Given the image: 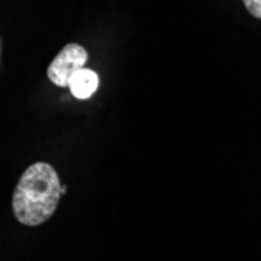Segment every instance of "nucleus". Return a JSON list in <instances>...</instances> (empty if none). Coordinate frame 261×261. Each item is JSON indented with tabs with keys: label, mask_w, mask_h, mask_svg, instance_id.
<instances>
[{
	"label": "nucleus",
	"mask_w": 261,
	"mask_h": 261,
	"mask_svg": "<svg viewBox=\"0 0 261 261\" xmlns=\"http://www.w3.org/2000/svg\"><path fill=\"white\" fill-rule=\"evenodd\" d=\"M99 75L97 72H94L92 69H80L79 72L70 79L69 82V89H70V94L79 99V100H86V99H91L96 91L99 89Z\"/></svg>",
	"instance_id": "obj_3"
},
{
	"label": "nucleus",
	"mask_w": 261,
	"mask_h": 261,
	"mask_svg": "<svg viewBox=\"0 0 261 261\" xmlns=\"http://www.w3.org/2000/svg\"><path fill=\"white\" fill-rule=\"evenodd\" d=\"M63 196V186L57 171L47 163H35L22 174L13 197L16 219L36 227L50 219Z\"/></svg>",
	"instance_id": "obj_1"
},
{
	"label": "nucleus",
	"mask_w": 261,
	"mask_h": 261,
	"mask_svg": "<svg viewBox=\"0 0 261 261\" xmlns=\"http://www.w3.org/2000/svg\"><path fill=\"white\" fill-rule=\"evenodd\" d=\"M243 4L253 17L261 19V0H243Z\"/></svg>",
	"instance_id": "obj_4"
},
{
	"label": "nucleus",
	"mask_w": 261,
	"mask_h": 261,
	"mask_svg": "<svg viewBox=\"0 0 261 261\" xmlns=\"http://www.w3.org/2000/svg\"><path fill=\"white\" fill-rule=\"evenodd\" d=\"M89 55L85 47L80 44L70 42L66 44L60 54L54 58V61L47 67V77L60 88H69V82L80 69L85 67Z\"/></svg>",
	"instance_id": "obj_2"
}]
</instances>
